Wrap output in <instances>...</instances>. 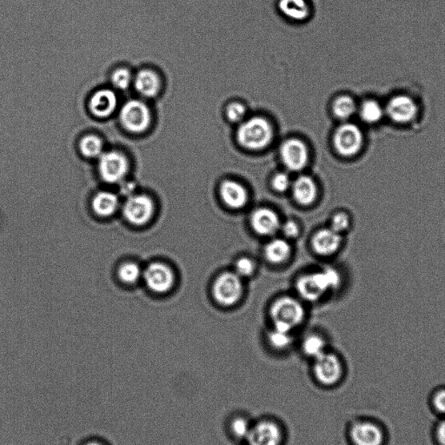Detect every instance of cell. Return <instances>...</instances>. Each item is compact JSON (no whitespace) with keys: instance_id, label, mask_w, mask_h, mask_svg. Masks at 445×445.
<instances>
[{"instance_id":"2","label":"cell","mask_w":445,"mask_h":445,"mask_svg":"<svg viewBox=\"0 0 445 445\" xmlns=\"http://www.w3.org/2000/svg\"><path fill=\"white\" fill-rule=\"evenodd\" d=\"M274 135L271 123L258 116L242 122L236 131V139L244 149L261 151L270 146Z\"/></svg>"},{"instance_id":"7","label":"cell","mask_w":445,"mask_h":445,"mask_svg":"<svg viewBox=\"0 0 445 445\" xmlns=\"http://www.w3.org/2000/svg\"><path fill=\"white\" fill-rule=\"evenodd\" d=\"M120 121L132 134H141L151 124L149 108L139 100H130L120 111Z\"/></svg>"},{"instance_id":"29","label":"cell","mask_w":445,"mask_h":445,"mask_svg":"<svg viewBox=\"0 0 445 445\" xmlns=\"http://www.w3.org/2000/svg\"><path fill=\"white\" fill-rule=\"evenodd\" d=\"M431 410L435 413L439 419L445 418V386L434 389L429 399Z\"/></svg>"},{"instance_id":"34","label":"cell","mask_w":445,"mask_h":445,"mask_svg":"<svg viewBox=\"0 0 445 445\" xmlns=\"http://www.w3.org/2000/svg\"><path fill=\"white\" fill-rule=\"evenodd\" d=\"M251 427L249 422L244 418H236L231 424L232 434L239 439H246Z\"/></svg>"},{"instance_id":"23","label":"cell","mask_w":445,"mask_h":445,"mask_svg":"<svg viewBox=\"0 0 445 445\" xmlns=\"http://www.w3.org/2000/svg\"><path fill=\"white\" fill-rule=\"evenodd\" d=\"M279 8L286 17L295 21H303L310 16L306 0H279Z\"/></svg>"},{"instance_id":"27","label":"cell","mask_w":445,"mask_h":445,"mask_svg":"<svg viewBox=\"0 0 445 445\" xmlns=\"http://www.w3.org/2000/svg\"><path fill=\"white\" fill-rule=\"evenodd\" d=\"M326 341L322 336L318 335L309 336L303 343V351L304 354L311 356L314 359L319 356L326 352Z\"/></svg>"},{"instance_id":"14","label":"cell","mask_w":445,"mask_h":445,"mask_svg":"<svg viewBox=\"0 0 445 445\" xmlns=\"http://www.w3.org/2000/svg\"><path fill=\"white\" fill-rule=\"evenodd\" d=\"M281 427L271 420H262L251 427L246 439L249 445H281Z\"/></svg>"},{"instance_id":"39","label":"cell","mask_w":445,"mask_h":445,"mask_svg":"<svg viewBox=\"0 0 445 445\" xmlns=\"http://www.w3.org/2000/svg\"><path fill=\"white\" fill-rule=\"evenodd\" d=\"M84 445H105V444L98 442V441H91V442H88Z\"/></svg>"},{"instance_id":"24","label":"cell","mask_w":445,"mask_h":445,"mask_svg":"<svg viewBox=\"0 0 445 445\" xmlns=\"http://www.w3.org/2000/svg\"><path fill=\"white\" fill-rule=\"evenodd\" d=\"M264 254L268 261L272 264H281L289 259L291 254V246L286 240L276 239L267 244Z\"/></svg>"},{"instance_id":"18","label":"cell","mask_w":445,"mask_h":445,"mask_svg":"<svg viewBox=\"0 0 445 445\" xmlns=\"http://www.w3.org/2000/svg\"><path fill=\"white\" fill-rule=\"evenodd\" d=\"M117 96L111 90H100L92 96L90 101V109L99 118H107L117 107Z\"/></svg>"},{"instance_id":"30","label":"cell","mask_w":445,"mask_h":445,"mask_svg":"<svg viewBox=\"0 0 445 445\" xmlns=\"http://www.w3.org/2000/svg\"><path fill=\"white\" fill-rule=\"evenodd\" d=\"M351 226V216L346 211H339L332 216L331 229L343 235L350 229Z\"/></svg>"},{"instance_id":"17","label":"cell","mask_w":445,"mask_h":445,"mask_svg":"<svg viewBox=\"0 0 445 445\" xmlns=\"http://www.w3.org/2000/svg\"><path fill=\"white\" fill-rule=\"evenodd\" d=\"M220 196L224 203L232 209H240L248 202V192L246 188L234 180H224L220 186Z\"/></svg>"},{"instance_id":"13","label":"cell","mask_w":445,"mask_h":445,"mask_svg":"<svg viewBox=\"0 0 445 445\" xmlns=\"http://www.w3.org/2000/svg\"><path fill=\"white\" fill-rule=\"evenodd\" d=\"M284 166L291 171H299L307 166L309 151L306 144L298 139H289L280 148Z\"/></svg>"},{"instance_id":"4","label":"cell","mask_w":445,"mask_h":445,"mask_svg":"<svg viewBox=\"0 0 445 445\" xmlns=\"http://www.w3.org/2000/svg\"><path fill=\"white\" fill-rule=\"evenodd\" d=\"M352 445H386L387 431L378 420L361 419L354 421L349 429Z\"/></svg>"},{"instance_id":"35","label":"cell","mask_w":445,"mask_h":445,"mask_svg":"<svg viewBox=\"0 0 445 445\" xmlns=\"http://www.w3.org/2000/svg\"><path fill=\"white\" fill-rule=\"evenodd\" d=\"M235 274L240 278H248L254 274L255 264L251 259L248 258H241L236 261L235 264Z\"/></svg>"},{"instance_id":"9","label":"cell","mask_w":445,"mask_h":445,"mask_svg":"<svg viewBox=\"0 0 445 445\" xmlns=\"http://www.w3.org/2000/svg\"><path fill=\"white\" fill-rule=\"evenodd\" d=\"M212 292L216 302L223 306H234L243 294L241 278L234 272H224L216 279Z\"/></svg>"},{"instance_id":"8","label":"cell","mask_w":445,"mask_h":445,"mask_svg":"<svg viewBox=\"0 0 445 445\" xmlns=\"http://www.w3.org/2000/svg\"><path fill=\"white\" fill-rule=\"evenodd\" d=\"M386 116L398 125H408L419 115V108L415 99L407 94L393 96L386 104Z\"/></svg>"},{"instance_id":"36","label":"cell","mask_w":445,"mask_h":445,"mask_svg":"<svg viewBox=\"0 0 445 445\" xmlns=\"http://www.w3.org/2000/svg\"><path fill=\"white\" fill-rule=\"evenodd\" d=\"M290 177L284 172H280L272 179V187L278 192L286 191L291 186Z\"/></svg>"},{"instance_id":"3","label":"cell","mask_w":445,"mask_h":445,"mask_svg":"<svg viewBox=\"0 0 445 445\" xmlns=\"http://www.w3.org/2000/svg\"><path fill=\"white\" fill-rule=\"evenodd\" d=\"M271 316L274 323V329L291 332L292 329L302 323L304 310L298 300L284 296L272 304Z\"/></svg>"},{"instance_id":"19","label":"cell","mask_w":445,"mask_h":445,"mask_svg":"<svg viewBox=\"0 0 445 445\" xmlns=\"http://www.w3.org/2000/svg\"><path fill=\"white\" fill-rule=\"evenodd\" d=\"M292 186V194L296 202L302 206H310L316 200L318 188L314 179L303 175L296 179Z\"/></svg>"},{"instance_id":"22","label":"cell","mask_w":445,"mask_h":445,"mask_svg":"<svg viewBox=\"0 0 445 445\" xmlns=\"http://www.w3.org/2000/svg\"><path fill=\"white\" fill-rule=\"evenodd\" d=\"M119 199L118 196L110 191H101L92 200V209L95 214L107 218L112 216L119 209Z\"/></svg>"},{"instance_id":"15","label":"cell","mask_w":445,"mask_h":445,"mask_svg":"<svg viewBox=\"0 0 445 445\" xmlns=\"http://www.w3.org/2000/svg\"><path fill=\"white\" fill-rule=\"evenodd\" d=\"M343 243V235L327 228L320 230L312 239V247L321 256H331L340 249Z\"/></svg>"},{"instance_id":"37","label":"cell","mask_w":445,"mask_h":445,"mask_svg":"<svg viewBox=\"0 0 445 445\" xmlns=\"http://www.w3.org/2000/svg\"><path fill=\"white\" fill-rule=\"evenodd\" d=\"M433 439L436 445H445V418H441L433 429Z\"/></svg>"},{"instance_id":"20","label":"cell","mask_w":445,"mask_h":445,"mask_svg":"<svg viewBox=\"0 0 445 445\" xmlns=\"http://www.w3.org/2000/svg\"><path fill=\"white\" fill-rule=\"evenodd\" d=\"M134 84L139 94L146 98L157 95L161 86L159 76L149 70L139 71L136 76Z\"/></svg>"},{"instance_id":"10","label":"cell","mask_w":445,"mask_h":445,"mask_svg":"<svg viewBox=\"0 0 445 445\" xmlns=\"http://www.w3.org/2000/svg\"><path fill=\"white\" fill-rule=\"evenodd\" d=\"M128 170H129V163L125 156L119 152H106L99 157V174L106 183L121 182L126 178Z\"/></svg>"},{"instance_id":"1","label":"cell","mask_w":445,"mask_h":445,"mask_svg":"<svg viewBox=\"0 0 445 445\" xmlns=\"http://www.w3.org/2000/svg\"><path fill=\"white\" fill-rule=\"evenodd\" d=\"M341 284L339 272L334 268L301 276L296 283L300 296L307 301H316L329 291L336 290Z\"/></svg>"},{"instance_id":"26","label":"cell","mask_w":445,"mask_h":445,"mask_svg":"<svg viewBox=\"0 0 445 445\" xmlns=\"http://www.w3.org/2000/svg\"><path fill=\"white\" fill-rule=\"evenodd\" d=\"M80 151L86 158L100 157L103 151V143L97 136L88 135L79 144Z\"/></svg>"},{"instance_id":"25","label":"cell","mask_w":445,"mask_h":445,"mask_svg":"<svg viewBox=\"0 0 445 445\" xmlns=\"http://www.w3.org/2000/svg\"><path fill=\"white\" fill-rule=\"evenodd\" d=\"M358 105L354 98L349 95H340L332 104V111L341 121L346 122L358 112Z\"/></svg>"},{"instance_id":"28","label":"cell","mask_w":445,"mask_h":445,"mask_svg":"<svg viewBox=\"0 0 445 445\" xmlns=\"http://www.w3.org/2000/svg\"><path fill=\"white\" fill-rule=\"evenodd\" d=\"M119 278L123 283L135 284L142 275L141 268L134 262L123 264L118 271Z\"/></svg>"},{"instance_id":"38","label":"cell","mask_w":445,"mask_h":445,"mask_svg":"<svg viewBox=\"0 0 445 445\" xmlns=\"http://www.w3.org/2000/svg\"><path fill=\"white\" fill-rule=\"evenodd\" d=\"M280 228H282L284 236L289 239L296 238V236L299 234L298 224H296V222L292 221V220H288V221L284 223L282 227Z\"/></svg>"},{"instance_id":"6","label":"cell","mask_w":445,"mask_h":445,"mask_svg":"<svg viewBox=\"0 0 445 445\" xmlns=\"http://www.w3.org/2000/svg\"><path fill=\"white\" fill-rule=\"evenodd\" d=\"M314 372L315 379L324 386H336L344 376V367L338 356L324 352L315 359Z\"/></svg>"},{"instance_id":"21","label":"cell","mask_w":445,"mask_h":445,"mask_svg":"<svg viewBox=\"0 0 445 445\" xmlns=\"http://www.w3.org/2000/svg\"><path fill=\"white\" fill-rule=\"evenodd\" d=\"M359 117L367 125H376L386 117V108L379 100L366 99L358 108Z\"/></svg>"},{"instance_id":"32","label":"cell","mask_w":445,"mask_h":445,"mask_svg":"<svg viewBox=\"0 0 445 445\" xmlns=\"http://www.w3.org/2000/svg\"><path fill=\"white\" fill-rule=\"evenodd\" d=\"M131 82V72L126 69L116 70L111 75V83L119 90H126Z\"/></svg>"},{"instance_id":"11","label":"cell","mask_w":445,"mask_h":445,"mask_svg":"<svg viewBox=\"0 0 445 445\" xmlns=\"http://www.w3.org/2000/svg\"><path fill=\"white\" fill-rule=\"evenodd\" d=\"M155 206L149 196H131L124 204V216L134 226H142L151 221L154 215Z\"/></svg>"},{"instance_id":"16","label":"cell","mask_w":445,"mask_h":445,"mask_svg":"<svg viewBox=\"0 0 445 445\" xmlns=\"http://www.w3.org/2000/svg\"><path fill=\"white\" fill-rule=\"evenodd\" d=\"M251 224L256 234L271 236L280 229V221L276 212L268 208H259L251 215Z\"/></svg>"},{"instance_id":"5","label":"cell","mask_w":445,"mask_h":445,"mask_svg":"<svg viewBox=\"0 0 445 445\" xmlns=\"http://www.w3.org/2000/svg\"><path fill=\"white\" fill-rule=\"evenodd\" d=\"M364 144L363 131L354 123L344 122L336 128L334 136L335 150L344 158H354L362 151Z\"/></svg>"},{"instance_id":"33","label":"cell","mask_w":445,"mask_h":445,"mask_svg":"<svg viewBox=\"0 0 445 445\" xmlns=\"http://www.w3.org/2000/svg\"><path fill=\"white\" fill-rule=\"evenodd\" d=\"M246 114V108L239 102H232L226 108V116L232 123L242 122Z\"/></svg>"},{"instance_id":"31","label":"cell","mask_w":445,"mask_h":445,"mask_svg":"<svg viewBox=\"0 0 445 445\" xmlns=\"http://www.w3.org/2000/svg\"><path fill=\"white\" fill-rule=\"evenodd\" d=\"M291 340V332L279 331L274 329V330L269 334V342H270L271 346L278 349V350H284V349L290 346Z\"/></svg>"},{"instance_id":"12","label":"cell","mask_w":445,"mask_h":445,"mask_svg":"<svg viewBox=\"0 0 445 445\" xmlns=\"http://www.w3.org/2000/svg\"><path fill=\"white\" fill-rule=\"evenodd\" d=\"M144 282L156 294H166L174 286L175 276L171 269L163 263H151L143 272Z\"/></svg>"}]
</instances>
